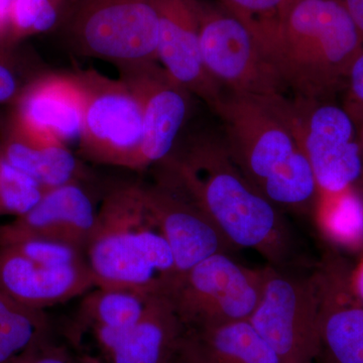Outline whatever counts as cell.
Instances as JSON below:
<instances>
[{"label":"cell","instance_id":"cell-9","mask_svg":"<svg viewBox=\"0 0 363 363\" xmlns=\"http://www.w3.org/2000/svg\"><path fill=\"white\" fill-rule=\"evenodd\" d=\"M199 16L203 63L222 89L259 96H285V84L262 54L245 18L219 2L202 0Z\"/></svg>","mask_w":363,"mask_h":363},{"label":"cell","instance_id":"cell-6","mask_svg":"<svg viewBox=\"0 0 363 363\" xmlns=\"http://www.w3.org/2000/svg\"><path fill=\"white\" fill-rule=\"evenodd\" d=\"M266 269L238 264L229 253H216L182 272L167 293L187 331L247 321L264 291Z\"/></svg>","mask_w":363,"mask_h":363},{"label":"cell","instance_id":"cell-23","mask_svg":"<svg viewBox=\"0 0 363 363\" xmlns=\"http://www.w3.org/2000/svg\"><path fill=\"white\" fill-rule=\"evenodd\" d=\"M73 0H13L11 45L64 23Z\"/></svg>","mask_w":363,"mask_h":363},{"label":"cell","instance_id":"cell-39","mask_svg":"<svg viewBox=\"0 0 363 363\" xmlns=\"http://www.w3.org/2000/svg\"><path fill=\"white\" fill-rule=\"evenodd\" d=\"M0 216H1V213H0Z\"/></svg>","mask_w":363,"mask_h":363},{"label":"cell","instance_id":"cell-7","mask_svg":"<svg viewBox=\"0 0 363 363\" xmlns=\"http://www.w3.org/2000/svg\"><path fill=\"white\" fill-rule=\"evenodd\" d=\"M264 269L262 298L248 321L281 363H315L323 352L316 276Z\"/></svg>","mask_w":363,"mask_h":363},{"label":"cell","instance_id":"cell-33","mask_svg":"<svg viewBox=\"0 0 363 363\" xmlns=\"http://www.w3.org/2000/svg\"><path fill=\"white\" fill-rule=\"evenodd\" d=\"M168 363H206L202 359L201 357L198 354L197 351L193 347L192 344L184 334L180 345L178 350L174 353L173 357L169 360Z\"/></svg>","mask_w":363,"mask_h":363},{"label":"cell","instance_id":"cell-31","mask_svg":"<svg viewBox=\"0 0 363 363\" xmlns=\"http://www.w3.org/2000/svg\"><path fill=\"white\" fill-rule=\"evenodd\" d=\"M35 311H40V310L26 307L0 290V324Z\"/></svg>","mask_w":363,"mask_h":363},{"label":"cell","instance_id":"cell-17","mask_svg":"<svg viewBox=\"0 0 363 363\" xmlns=\"http://www.w3.org/2000/svg\"><path fill=\"white\" fill-rule=\"evenodd\" d=\"M104 363H168L186 329L166 296H157L145 316L125 329H91Z\"/></svg>","mask_w":363,"mask_h":363},{"label":"cell","instance_id":"cell-37","mask_svg":"<svg viewBox=\"0 0 363 363\" xmlns=\"http://www.w3.org/2000/svg\"><path fill=\"white\" fill-rule=\"evenodd\" d=\"M74 363H104L100 358L91 357H76Z\"/></svg>","mask_w":363,"mask_h":363},{"label":"cell","instance_id":"cell-8","mask_svg":"<svg viewBox=\"0 0 363 363\" xmlns=\"http://www.w3.org/2000/svg\"><path fill=\"white\" fill-rule=\"evenodd\" d=\"M74 75L84 97L81 154L96 164L136 171L143 138L140 100L121 78L94 70Z\"/></svg>","mask_w":363,"mask_h":363},{"label":"cell","instance_id":"cell-25","mask_svg":"<svg viewBox=\"0 0 363 363\" xmlns=\"http://www.w3.org/2000/svg\"><path fill=\"white\" fill-rule=\"evenodd\" d=\"M50 334L51 324L42 310L0 324V363L9 362Z\"/></svg>","mask_w":363,"mask_h":363},{"label":"cell","instance_id":"cell-35","mask_svg":"<svg viewBox=\"0 0 363 363\" xmlns=\"http://www.w3.org/2000/svg\"><path fill=\"white\" fill-rule=\"evenodd\" d=\"M363 38V0H341Z\"/></svg>","mask_w":363,"mask_h":363},{"label":"cell","instance_id":"cell-19","mask_svg":"<svg viewBox=\"0 0 363 363\" xmlns=\"http://www.w3.org/2000/svg\"><path fill=\"white\" fill-rule=\"evenodd\" d=\"M0 152L13 166L39 181L47 190L71 183H88L89 173L69 147L28 138L9 125Z\"/></svg>","mask_w":363,"mask_h":363},{"label":"cell","instance_id":"cell-15","mask_svg":"<svg viewBox=\"0 0 363 363\" xmlns=\"http://www.w3.org/2000/svg\"><path fill=\"white\" fill-rule=\"evenodd\" d=\"M350 269L335 250L315 272L322 353L335 363H363V304L351 289Z\"/></svg>","mask_w":363,"mask_h":363},{"label":"cell","instance_id":"cell-36","mask_svg":"<svg viewBox=\"0 0 363 363\" xmlns=\"http://www.w3.org/2000/svg\"><path fill=\"white\" fill-rule=\"evenodd\" d=\"M357 130H358V136H359V142L360 147H362V161H363V121H360L359 123L357 124ZM358 187L362 189L363 192V169L362 177H360V180L357 183Z\"/></svg>","mask_w":363,"mask_h":363},{"label":"cell","instance_id":"cell-24","mask_svg":"<svg viewBox=\"0 0 363 363\" xmlns=\"http://www.w3.org/2000/svg\"><path fill=\"white\" fill-rule=\"evenodd\" d=\"M47 189L26 172L13 166L0 152V213L20 217L44 197Z\"/></svg>","mask_w":363,"mask_h":363},{"label":"cell","instance_id":"cell-2","mask_svg":"<svg viewBox=\"0 0 363 363\" xmlns=\"http://www.w3.org/2000/svg\"><path fill=\"white\" fill-rule=\"evenodd\" d=\"M245 20L286 88L305 99H329L363 47L341 0H286L269 18Z\"/></svg>","mask_w":363,"mask_h":363},{"label":"cell","instance_id":"cell-11","mask_svg":"<svg viewBox=\"0 0 363 363\" xmlns=\"http://www.w3.org/2000/svg\"><path fill=\"white\" fill-rule=\"evenodd\" d=\"M156 178L140 183L143 199L173 252L178 274L200 262L235 248L224 238L201 205L164 164Z\"/></svg>","mask_w":363,"mask_h":363},{"label":"cell","instance_id":"cell-34","mask_svg":"<svg viewBox=\"0 0 363 363\" xmlns=\"http://www.w3.org/2000/svg\"><path fill=\"white\" fill-rule=\"evenodd\" d=\"M350 286L354 295L363 304V255H359L357 264L351 267Z\"/></svg>","mask_w":363,"mask_h":363},{"label":"cell","instance_id":"cell-32","mask_svg":"<svg viewBox=\"0 0 363 363\" xmlns=\"http://www.w3.org/2000/svg\"><path fill=\"white\" fill-rule=\"evenodd\" d=\"M13 0H0V48L11 45V11Z\"/></svg>","mask_w":363,"mask_h":363},{"label":"cell","instance_id":"cell-12","mask_svg":"<svg viewBox=\"0 0 363 363\" xmlns=\"http://www.w3.org/2000/svg\"><path fill=\"white\" fill-rule=\"evenodd\" d=\"M117 70L142 106L143 138L136 166V171H142L161 164L175 149L192 94L157 62Z\"/></svg>","mask_w":363,"mask_h":363},{"label":"cell","instance_id":"cell-29","mask_svg":"<svg viewBox=\"0 0 363 363\" xmlns=\"http://www.w3.org/2000/svg\"><path fill=\"white\" fill-rule=\"evenodd\" d=\"M286 0H218L234 13L248 20H262L278 13Z\"/></svg>","mask_w":363,"mask_h":363},{"label":"cell","instance_id":"cell-14","mask_svg":"<svg viewBox=\"0 0 363 363\" xmlns=\"http://www.w3.org/2000/svg\"><path fill=\"white\" fill-rule=\"evenodd\" d=\"M159 16L157 58L169 76L212 109L223 89L208 74L200 47L199 0H155Z\"/></svg>","mask_w":363,"mask_h":363},{"label":"cell","instance_id":"cell-26","mask_svg":"<svg viewBox=\"0 0 363 363\" xmlns=\"http://www.w3.org/2000/svg\"><path fill=\"white\" fill-rule=\"evenodd\" d=\"M13 248L28 259L50 267H64L87 264L85 250L62 241L26 238L4 245Z\"/></svg>","mask_w":363,"mask_h":363},{"label":"cell","instance_id":"cell-13","mask_svg":"<svg viewBox=\"0 0 363 363\" xmlns=\"http://www.w3.org/2000/svg\"><path fill=\"white\" fill-rule=\"evenodd\" d=\"M84 97L75 75L48 74L21 90L9 125L35 140L80 142Z\"/></svg>","mask_w":363,"mask_h":363},{"label":"cell","instance_id":"cell-30","mask_svg":"<svg viewBox=\"0 0 363 363\" xmlns=\"http://www.w3.org/2000/svg\"><path fill=\"white\" fill-rule=\"evenodd\" d=\"M21 90L13 69L0 60V104L18 99Z\"/></svg>","mask_w":363,"mask_h":363},{"label":"cell","instance_id":"cell-21","mask_svg":"<svg viewBox=\"0 0 363 363\" xmlns=\"http://www.w3.org/2000/svg\"><path fill=\"white\" fill-rule=\"evenodd\" d=\"M312 214L320 233L336 250L363 255V192L357 185L318 192Z\"/></svg>","mask_w":363,"mask_h":363},{"label":"cell","instance_id":"cell-27","mask_svg":"<svg viewBox=\"0 0 363 363\" xmlns=\"http://www.w3.org/2000/svg\"><path fill=\"white\" fill-rule=\"evenodd\" d=\"M75 359L69 348L55 342L50 334L4 363H74Z\"/></svg>","mask_w":363,"mask_h":363},{"label":"cell","instance_id":"cell-20","mask_svg":"<svg viewBox=\"0 0 363 363\" xmlns=\"http://www.w3.org/2000/svg\"><path fill=\"white\" fill-rule=\"evenodd\" d=\"M186 336L206 363H281L248 320L203 330H186Z\"/></svg>","mask_w":363,"mask_h":363},{"label":"cell","instance_id":"cell-16","mask_svg":"<svg viewBox=\"0 0 363 363\" xmlns=\"http://www.w3.org/2000/svg\"><path fill=\"white\" fill-rule=\"evenodd\" d=\"M86 184L71 183L48 190L30 212L0 225V247L26 238H43L86 250L99 208Z\"/></svg>","mask_w":363,"mask_h":363},{"label":"cell","instance_id":"cell-5","mask_svg":"<svg viewBox=\"0 0 363 363\" xmlns=\"http://www.w3.org/2000/svg\"><path fill=\"white\" fill-rule=\"evenodd\" d=\"M67 37L78 54L116 69L159 62V16L155 0H73Z\"/></svg>","mask_w":363,"mask_h":363},{"label":"cell","instance_id":"cell-18","mask_svg":"<svg viewBox=\"0 0 363 363\" xmlns=\"http://www.w3.org/2000/svg\"><path fill=\"white\" fill-rule=\"evenodd\" d=\"M95 288L88 264L50 267L0 247V290L26 307L43 310Z\"/></svg>","mask_w":363,"mask_h":363},{"label":"cell","instance_id":"cell-10","mask_svg":"<svg viewBox=\"0 0 363 363\" xmlns=\"http://www.w3.org/2000/svg\"><path fill=\"white\" fill-rule=\"evenodd\" d=\"M296 130L311 164L318 192L357 185L363 169L357 123L344 107L327 100H292Z\"/></svg>","mask_w":363,"mask_h":363},{"label":"cell","instance_id":"cell-4","mask_svg":"<svg viewBox=\"0 0 363 363\" xmlns=\"http://www.w3.org/2000/svg\"><path fill=\"white\" fill-rule=\"evenodd\" d=\"M85 253L95 288L166 296L179 274L172 248L145 205L140 183H121L105 192Z\"/></svg>","mask_w":363,"mask_h":363},{"label":"cell","instance_id":"cell-28","mask_svg":"<svg viewBox=\"0 0 363 363\" xmlns=\"http://www.w3.org/2000/svg\"><path fill=\"white\" fill-rule=\"evenodd\" d=\"M345 85L347 95L344 109L357 125L363 121V47L351 63Z\"/></svg>","mask_w":363,"mask_h":363},{"label":"cell","instance_id":"cell-22","mask_svg":"<svg viewBox=\"0 0 363 363\" xmlns=\"http://www.w3.org/2000/svg\"><path fill=\"white\" fill-rule=\"evenodd\" d=\"M160 295L135 289L96 288L86 293L76 322L75 340L81 333L97 327L125 329L138 323Z\"/></svg>","mask_w":363,"mask_h":363},{"label":"cell","instance_id":"cell-38","mask_svg":"<svg viewBox=\"0 0 363 363\" xmlns=\"http://www.w3.org/2000/svg\"><path fill=\"white\" fill-rule=\"evenodd\" d=\"M320 358H321L320 363H335L333 362V360L331 359L330 357H327L326 354H324V353H322V355L320 357Z\"/></svg>","mask_w":363,"mask_h":363},{"label":"cell","instance_id":"cell-3","mask_svg":"<svg viewBox=\"0 0 363 363\" xmlns=\"http://www.w3.org/2000/svg\"><path fill=\"white\" fill-rule=\"evenodd\" d=\"M214 112L245 178L277 207L312 213L318 186L296 130L292 100L223 90Z\"/></svg>","mask_w":363,"mask_h":363},{"label":"cell","instance_id":"cell-1","mask_svg":"<svg viewBox=\"0 0 363 363\" xmlns=\"http://www.w3.org/2000/svg\"><path fill=\"white\" fill-rule=\"evenodd\" d=\"M201 205L235 250L250 248L286 269L294 253L290 227L236 166L224 140L207 133L176 145L161 162Z\"/></svg>","mask_w":363,"mask_h":363}]
</instances>
